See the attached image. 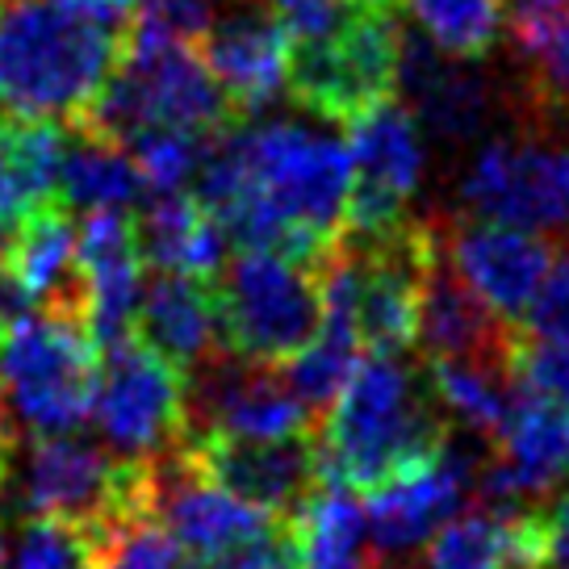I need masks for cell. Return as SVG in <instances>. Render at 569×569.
Listing matches in <instances>:
<instances>
[{"label":"cell","instance_id":"6da1fadb","mask_svg":"<svg viewBox=\"0 0 569 569\" xmlns=\"http://www.w3.org/2000/svg\"><path fill=\"white\" fill-rule=\"evenodd\" d=\"M130 34L118 0H0V106L76 126Z\"/></svg>","mask_w":569,"mask_h":569},{"label":"cell","instance_id":"7a4b0ae2","mask_svg":"<svg viewBox=\"0 0 569 569\" xmlns=\"http://www.w3.org/2000/svg\"><path fill=\"white\" fill-rule=\"evenodd\" d=\"M319 469L348 490H377L419 465L436 461L452 440V419L436 402L423 360L369 352L315 427Z\"/></svg>","mask_w":569,"mask_h":569},{"label":"cell","instance_id":"3957f363","mask_svg":"<svg viewBox=\"0 0 569 569\" xmlns=\"http://www.w3.org/2000/svg\"><path fill=\"white\" fill-rule=\"evenodd\" d=\"M234 122H243V113L210 76L193 42L160 34L130 13L122 59L76 130L130 147L147 130H180L210 139Z\"/></svg>","mask_w":569,"mask_h":569},{"label":"cell","instance_id":"277c9868","mask_svg":"<svg viewBox=\"0 0 569 569\" xmlns=\"http://www.w3.org/2000/svg\"><path fill=\"white\" fill-rule=\"evenodd\" d=\"M156 457H118L113 448L89 445L76 431L34 436L18 481L13 516L63 519L89 532H118L126 523L151 519Z\"/></svg>","mask_w":569,"mask_h":569},{"label":"cell","instance_id":"5b68a950","mask_svg":"<svg viewBox=\"0 0 569 569\" xmlns=\"http://www.w3.org/2000/svg\"><path fill=\"white\" fill-rule=\"evenodd\" d=\"M218 348L260 365L302 352L322 327V260L239 248L213 272Z\"/></svg>","mask_w":569,"mask_h":569},{"label":"cell","instance_id":"8992f818","mask_svg":"<svg viewBox=\"0 0 569 569\" xmlns=\"http://www.w3.org/2000/svg\"><path fill=\"white\" fill-rule=\"evenodd\" d=\"M407 30L398 26V4L356 0L336 30L306 42H289V97L322 122L352 126L381 101L398 97Z\"/></svg>","mask_w":569,"mask_h":569},{"label":"cell","instance_id":"52a82bcc","mask_svg":"<svg viewBox=\"0 0 569 569\" xmlns=\"http://www.w3.org/2000/svg\"><path fill=\"white\" fill-rule=\"evenodd\" d=\"M101 348L80 315L26 310L0 339L4 407L34 436H63L89 419Z\"/></svg>","mask_w":569,"mask_h":569},{"label":"cell","instance_id":"ba28073f","mask_svg":"<svg viewBox=\"0 0 569 569\" xmlns=\"http://www.w3.org/2000/svg\"><path fill=\"white\" fill-rule=\"evenodd\" d=\"M89 419L118 457H163L189 440V373L139 336L106 348Z\"/></svg>","mask_w":569,"mask_h":569},{"label":"cell","instance_id":"9c48e42d","mask_svg":"<svg viewBox=\"0 0 569 569\" xmlns=\"http://www.w3.org/2000/svg\"><path fill=\"white\" fill-rule=\"evenodd\" d=\"M461 206L536 234L569 231V142L532 126L481 142L461 180Z\"/></svg>","mask_w":569,"mask_h":569},{"label":"cell","instance_id":"30bf717a","mask_svg":"<svg viewBox=\"0 0 569 569\" xmlns=\"http://www.w3.org/2000/svg\"><path fill=\"white\" fill-rule=\"evenodd\" d=\"M352 189L343 210L348 239L390 234L407 222L410 197L423 180V126L407 101H381L352 122Z\"/></svg>","mask_w":569,"mask_h":569},{"label":"cell","instance_id":"8fae6325","mask_svg":"<svg viewBox=\"0 0 569 569\" xmlns=\"http://www.w3.org/2000/svg\"><path fill=\"white\" fill-rule=\"evenodd\" d=\"M315 415L302 407L277 365L210 352L189 369V436L218 431L239 440H284L315 431Z\"/></svg>","mask_w":569,"mask_h":569},{"label":"cell","instance_id":"7c38bea8","mask_svg":"<svg viewBox=\"0 0 569 569\" xmlns=\"http://www.w3.org/2000/svg\"><path fill=\"white\" fill-rule=\"evenodd\" d=\"M440 256L498 319L523 327V315L549 272L557 243L549 234L461 213L440 222Z\"/></svg>","mask_w":569,"mask_h":569},{"label":"cell","instance_id":"4fadbf2b","mask_svg":"<svg viewBox=\"0 0 569 569\" xmlns=\"http://www.w3.org/2000/svg\"><path fill=\"white\" fill-rule=\"evenodd\" d=\"M184 457L197 465L201 478L272 519H293V511L322 481L315 431L284 440H239L201 431L184 440Z\"/></svg>","mask_w":569,"mask_h":569},{"label":"cell","instance_id":"5bb4252c","mask_svg":"<svg viewBox=\"0 0 569 569\" xmlns=\"http://www.w3.org/2000/svg\"><path fill=\"white\" fill-rule=\"evenodd\" d=\"M478 461L473 452L452 445L436 461L410 469L402 478H390L377 490H365V523L381 566H410L419 549L461 511V502L473 495Z\"/></svg>","mask_w":569,"mask_h":569},{"label":"cell","instance_id":"9a60e30c","mask_svg":"<svg viewBox=\"0 0 569 569\" xmlns=\"http://www.w3.org/2000/svg\"><path fill=\"white\" fill-rule=\"evenodd\" d=\"M142 251L134 210H84L76 222V272L84 298V327L106 352L134 336L142 298Z\"/></svg>","mask_w":569,"mask_h":569},{"label":"cell","instance_id":"2e32d148","mask_svg":"<svg viewBox=\"0 0 569 569\" xmlns=\"http://www.w3.org/2000/svg\"><path fill=\"white\" fill-rule=\"evenodd\" d=\"M197 51L243 118H256L284 89L289 30L264 0H218Z\"/></svg>","mask_w":569,"mask_h":569},{"label":"cell","instance_id":"e0dca14e","mask_svg":"<svg viewBox=\"0 0 569 569\" xmlns=\"http://www.w3.org/2000/svg\"><path fill=\"white\" fill-rule=\"evenodd\" d=\"M519 339H523V327L498 319L436 251V260L427 268L423 298H419V336H415V343H423V356L486 360V365L516 369Z\"/></svg>","mask_w":569,"mask_h":569},{"label":"cell","instance_id":"ac0fdd59","mask_svg":"<svg viewBox=\"0 0 569 569\" xmlns=\"http://www.w3.org/2000/svg\"><path fill=\"white\" fill-rule=\"evenodd\" d=\"M461 63L465 59H452V54L445 59V51H436L431 42L415 34H407L402 42L398 89L407 92V106L419 126H427L445 142L478 139L495 113V97L486 89V80Z\"/></svg>","mask_w":569,"mask_h":569},{"label":"cell","instance_id":"d6986e66","mask_svg":"<svg viewBox=\"0 0 569 569\" xmlns=\"http://www.w3.org/2000/svg\"><path fill=\"white\" fill-rule=\"evenodd\" d=\"M4 272L21 284L34 310H68L84 319L80 272H76V222L63 201H42L13 231Z\"/></svg>","mask_w":569,"mask_h":569},{"label":"cell","instance_id":"ffe728a7","mask_svg":"<svg viewBox=\"0 0 569 569\" xmlns=\"http://www.w3.org/2000/svg\"><path fill=\"white\" fill-rule=\"evenodd\" d=\"M210 281L184 277V272H156L151 281H142L134 336L168 356L184 373L197 369L210 352H218V315H213Z\"/></svg>","mask_w":569,"mask_h":569},{"label":"cell","instance_id":"44dd1931","mask_svg":"<svg viewBox=\"0 0 569 569\" xmlns=\"http://www.w3.org/2000/svg\"><path fill=\"white\" fill-rule=\"evenodd\" d=\"M142 264L156 272H184L210 281L227 264V234L218 231L210 210L189 189L156 193L151 206L134 213Z\"/></svg>","mask_w":569,"mask_h":569},{"label":"cell","instance_id":"7402d4cb","mask_svg":"<svg viewBox=\"0 0 569 569\" xmlns=\"http://www.w3.org/2000/svg\"><path fill=\"white\" fill-rule=\"evenodd\" d=\"M63 147V122L26 118L0 106V227H18L34 206L54 201Z\"/></svg>","mask_w":569,"mask_h":569},{"label":"cell","instance_id":"603a6c76","mask_svg":"<svg viewBox=\"0 0 569 569\" xmlns=\"http://www.w3.org/2000/svg\"><path fill=\"white\" fill-rule=\"evenodd\" d=\"M302 569H381L365 507L352 498L348 486L322 478L310 498L289 519Z\"/></svg>","mask_w":569,"mask_h":569},{"label":"cell","instance_id":"cb8c5ba5","mask_svg":"<svg viewBox=\"0 0 569 569\" xmlns=\"http://www.w3.org/2000/svg\"><path fill=\"white\" fill-rule=\"evenodd\" d=\"M139 197L142 180L130 151L71 126L54 180V201H63L68 210H134Z\"/></svg>","mask_w":569,"mask_h":569},{"label":"cell","instance_id":"d4e9b609","mask_svg":"<svg viewBox=\"0 0 569 569\" xmlns=\"http://www.w3.org/2000/svg\"><path fill=\"white\" fill-rule=\"evenodd\" d=\"M423 369L448 419L461 423L469 436L495 445L516 398V369L486 360H448V356H423Z\"/></svg>","mask_w":569,"mask_h":569},{"label":"cell","instance_id":"484cf974","mask_svg":"<svg viewBox=\"0 0 569 569\" xmlns=\"http://www.w3.org/2000/svg\"><path fill=\"white\" fill-rule=\"evenodd\" d=\"M356 356H360V343L352 336V322L322 306L319 336L310 339L302 352L289 360V369H284V381L302 398V407L315 415V423L327 415V407L339 398V390L348 386V377L356 369Z\"/></svg>","mask_w":569,"mask_h":569},{"label":"cell","instance_id":"4316f807","mask_svg":"<svg viewBox=\"0 0 569 569\" xmlns=\"http://www.w3.org/2000/svg\"><path fill=\"white\" fill-rule=\"evenodd\" d=\"M436 51L486 59L507 34V0H402Z\"/></svg>","mask_w":569,"mask_h":569},{"label":"cell","instance_id":"83f0119b","mask_svg":"<svg viewBox=\"0 0 569 569\" xmlns=\"http://www.w3.org/2000/svg\"><path fill=\"white\" fill-rule=\"evenodd\" d=\"M126 151H130V160L139 168V180L147 193H180V189L193 184L206 139L180 134V130H147Z\"/></svg>","mask_w":569,"mask_h":569},{"label":"cell","instance_id":"f1b7e54d","mask_svg":"<svg viewBox=\"0 0 569 569\" xmlns=\"http://www.w3.org/2000/svg\"><path fill=\"white\" fill-rule=\"evenodd\" d=\"M184 552L177 549V540L163 532L156 519H139L126 523L101 545L97 569H184Z\"/></svg>","mask_w":569,"mask_h":569},{"label":"cell","instance_id":"f546056e","mask_svg":"<svg viewBox=\"0 0 569 569\" xmlns=\"http://www.w3.org/2000/svg\"><path fill=\"white\" fill-rule=\"evenodd\" d=\"M189 569H302V557L289 519H268L260 532L243 536L239 545L213 552L206 561H193Z\"/></svg>","mask_w":569,"mask_h":569},{"label":"cell","instance_id":"4dcf8cb0","mask_svg":"<svg viewBox=\"0 0 569 569\" xmlns=\"http://www.w3.org/2000/svg\"><path fill=\"white\" fill-rule=\"evenodd\" d=\"M516 381L569 410V343L528 339V331H523L516 348Z\"/></svg>","mask_w":569,"mask_h":569},{"label":"cell","instance_id":"1f68e13d","mask_svg":"<svg viewBox=\"0 0 569 569\" xmlns=\"http://www.w3.org/2000/svg\"><path fill=\"white\" fill-rule=\"evenodd\" d=\"M523 331H532L536 339L569 343V248H557V256H552L549 272H545L532 306L523 315Z\"/></svg>","mask_w":569,"mask_h":569},{"label":"cell","instance_id":"d6a6232c","mask_svg":"<svg viewBox=\"0 0 569 569\" xmlns=\"http://www.w3.org/2000/svg\"><path fill=\"white\" fill-rule=\"evenodd\" d=\"M528 68H532V106L540 113L569 109V18L545 42V51H536L528 59Z\"/></svg>","mask_w":569,"mask_h":569},{"label":"cell","instance_id":"836d02e7","mask_svg":"<svg viewBox=\"0 0 569 569\" xmlns=\"http://www.w3.org/2000/svg\"><path fill=\"white\" fill-rule=\"evenodd\" d=\"M536 523H540V569H569V478L540 498Z\"/></svg>","mask_w":569,"mask_h":569},{"label":"cell","instance_id":"e575fe53","mask_svg":"<svg viewBox=\"0 0 569 569\" xmlns=\"http://www.w3.org/2000/svg\"><path fill=\"white\" fill-rule=\"evenodd\" d=\"M26 310H34V306H30V298L21 293V284L4 272V264H0V339H4V331H9Z\"/></svg>","mask_w":569,"mask_h":569},{"label":"cell","instance_id":"d590c367","mask_svg":"<svg viewBox=\"0 0 569 569\" xmlns=\"http://www.w3.org/2000/svg\"><path fill=\"white\" fill-rule=\"evenodd\" d=\"M9 561V528H4V519H0V569Z\"/></svg>","mask_w":569,"mask_h":569},{"label":"cell","instance_id":"8d00e7d4","mask_svg":"<svg viewBox=\"0 0 569 569\" xmlns=\"http://www.w3.org/2000/svg\"><path fill=\"white\" fill-rule=\"evenodd\" d=\"M118 4H122V9H130V13H134V9H139V4H147V0H118Z\"/></svg>","mask_w":569,"mask_h":569},{"label":"cell","instance_id":"74e56055","mask_svg":"<svg viewBox=\"0 0 569 569\" xmlns=\"http://www.w3.org/2000/svg\"><path fill=\"white\" fill-rule=\"evenodd\" d=\"M386 4H402V0H386Z\"/></svg>","mask_w":569,"mask_h":569},{"label":"cell","instance_id":"f35d334b","mask_svg":"<svg viewBox=\"0 0 569 569\" xmlns=\"http://www.w3.org/2000/svg\"><path fill=\"white\" fill-rule=\"evenodd\" d=\"M184 569H189V566H184Z\"/></svg>","mask_w":569,"mask_h":569}]
</instances>
